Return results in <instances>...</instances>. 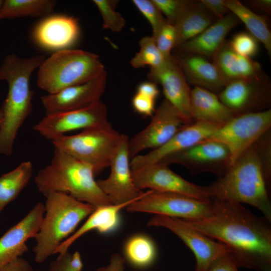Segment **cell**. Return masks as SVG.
Wrapping results in <instances>:
<instances>
[{
	"mask_svg": "<svg viewBox=\"0 0 271 271\" xmlns=\"http://www.w3.org/2000/svg\"><path fill=\"white\" fill-rule=\"evenodd\" d=\"M211 213L182 219L208 236L221 241L238 267L271 271V221L238 203L211 198Z\"/></svg>",
	"mask_w": 271,
	"mask_h": 271,
	"instance_id": "cell-1",
	"label": "cell"
},
{
	"mask_svg": "<svg viewBox=\"0 0 271 271\" xmlns=\"http://www.w3.org/2000/svg\"><path fill=\"white\" fill-rule=\"evenodd\" d=\"M255 143L223 175L212 184L203 187L210 199L249 204L271 221L270 176L263 167Z\"/></svg>",
	"mask_w": 271,
	"mask_h": 271,
	"instance_id": "cell-2",
	"label": "cell"
},
{
	"mask_svg": "<svg viewBox=\"0 0 271 271\" xmlns=\"http://www.w3.org/2000/svg\"><path fill=\"white\" fill-rule=\"evenodd\" d=\"M45 59L44 55L22 58L9 54L0 65V81L8 84V93L1 109L0 154L11 156L18 131L32 111L33 91L30 81L33 72Z\"/></svg>",
	"mask_w": 271,
	"mask_h": 271,
	"instance_id": "cell-3",
	"label": "cell"
},
{
	"mask_svg": "<svg viewBox=\"0 0 271 271\" xmlns=\"http://www.w3.org/2000/svg\"><path fill=\"white\" fill-rule=\"evenodd\" d=\"M95 175L91 166L54 148L50 163L39 171L35 182L45 197L52 193H64L95 208L111 204Z\"/></svg>",
	"mask_w": 271,
	"mask_h": 271,
	"instance_id": "cell-4",
	"label": "cell"
},
{
	"mask_svg": "<svg viewBox=\"0 0 271 271\" xmlns=\"http://www.w3.org/2000/svg\"><path fill=\"white\" fill-rule=\"evenodd\" d=\"M46 197L44 215L34 237L36 243L33 250L37 263H43L56 254L60 244L95 209L66 193H52Z\"/></svg>",
	"mask_w": 271,
	"mask_h": 271,
	"instance_id": "cell-5",
	"label": "cell"
},
{
	"mask_svg": "<svg viewBox=\"0 0 271 271\" xmlns=\"http://www.w3.org/2000/svg\"><path fill=\"white\" fill-rule=\"evenodd\" d=\"M105 71L99 56L78 49L56 51L38 68L37 83L48 94L85 83Z\"/></svg>",
	"mask_w": 271,
	"mask_h": 271,
	"instance_id": "cell-6",
	"label": "cell"
},
{
	"mask_svg": "<svg viewBox=\"0 0 271 271\" xmlns=\"http://www.w3.org/2000/svg\"><path fill=\"white\" fill-rule=\"evenodd\" d=\"M122 135L109 123L83 129L76 134L63 135L51 142L55 148L91 166L96 175L109 166Z\"/></svg>",
	"mask_w": 271,
	"mask_h": 271,
	"instance_id": "cell-7",
	"label": "cell"
},
{
	"mask_svg": "<svg viewBox=\"0 0 271 271\" xmlns=\"http://www.w3.org/2000/svg\"><path fill=\"white\" fill-rule=\"evenodd\" d=\"M271 110L236 115L219 127L208 140L224 144L230 154L231 166L249 147L269 131Z\"/></svg>",
	"mask_w": 271,
	"mask_h": 271,
	"instance_id": "cell-8",
	"label": "cell"
},
{
	"mask_svg": "<svg viewBox=\"0 0 271 271\" xmlns=\"http://www.w3.org/2000/svg\"><path fill=\"white\" fill-rule=\"evenodd\" d=\"M129 212H144L185 219L209 216L212 201L202 200L186 195L148 190L126 207Z\"/></svg>",
	"mask_w": 271,
	"mask_h": 271,
	"instance_id": "cell-9",
	"label": "cell"
},
{
	"mask_svg": "<svg viewBox=\"0 0 271 271\" xmlns=\"http://www.w3.org/2000/svg\"><path fill=\"white\" fill-rule=\"evenodd\" d=\"M148 226L166 228L178 236L195 255V271H207L217 258L228 251L224 244L214 241L181 218L155 215Z\"/></svg>",
	"mask_w": 271,
	"mask_h": 271,
	"instance_id": "cell-10",
	"label": "cell"
},
{
	"mask_svg": "<svg viewBox=\"0 0 271 271\" xmlns=\"http://www.w3.org/2000/svg\"><path fill=\"white\" fill-rule=\"evenodd\" d=\"M109 123L106 106L100 100L81 109L45 115L33 128L52 141L73 130Z\"/></svg>",
	"mask_w": 271,
	"mask_h": 271,
	"instance_id": "cell-11",
	"label": "cell"
},
{
	"mask_svg": "<svg viewBox=\"0 0 271 271\" xmlns=\"http://www.w3.org/2000/svg\"><path fill=\"white\" fill-rule=\"evenodd\" d=\"M189 123L165 99L155 110L148 126L129 140L130 159L144 150H154L163 146L180 129Z\"/></svg>",
	"mask_w": 271,
	"mask_h": 271,
	"instance_id": "cell-12",
	"label": "cell"
},
{
	"mask_svg": "<svg viewBox=\"0 0 271 271\" xmlns=\"http://www.w3.org/2000/svg\"><path fill=\"white\" fill-rule=\"evenodd\" d=\"M128 137L122 135L121 140L109 165L108 177L97 183L111 204L132 203L142 197L146 192L134 185L130 165Z\"/></svg>",
	"mask_w": 271,
	"mask_h": 271,
	"instance_id": "cell-13",
	"label": "cell"
},
{
	"mask_svg": "<svg viewBox=\"0 0 271 271\" xmlns=\"http://www.w3.org/2000/svg\"><path fill=\"white\" fill-rule=\"evenodd\" d=\"M218 96L236 115L267 109L270 103L269 77L263 73L255 78L231 82Z\"/></svg>",
	"mask_w": 271,
	"mask_h": 271,
	"instance_id": "cell-14",
	"label": "cell"
},
{
	"mask_svg": "<svg viewBox=\"0 0 271 271\" xmlns=\"http://www.w3.org/2000/svg\"><path fill=\"white\" fill-rule=\"evenodd\" d=\"M158 163L181 164L192 173L212 172L223 175L231 166L227 147L216 141L207 140L170 155Z\"/></svg>",
	"mask_w": 271,
	"mask_h": 271,
	"instance_id": "cell-15",
	"label": "cell"
},
{
	"mask_svg": "<svg viewBox=\"0 0 271 271\" xmlns=\"http://www.w3.org/2000/svg\"><path fill=\"white\" fill-rule=\"evenodd\" d=\"M132 177L139 189L179 193L202 200L210 198L202 186L192 183L171 170L168 165L156 163L131 169Z\"/></svg>",
	"mask_w": 271,
	"mask_h": 271,
	"instance_id": "cell-16",
	"label": "cell"
},
{
	"mask_svg": "<svg viewBox=\"0 0 271 271\" xmlns=\"http://www.w3.org/2000/svg\"><path fill=\"white\" fill-rule=\"evenodd\" d=\"M106 81L107 73L105 71L88 82L41 96L46 115L81 109L100 101Z\"/></svg>",
	"mask_w": 271,
	"mask_h": 271,
	"instance_id": "cell-17",
	"label": "cell"
},
{
	"mask_svg": "<svg viewBox=\"0 0 271 271\" xmlns=\"http://www.w3.org/2000/svg\"><path fill=\"white\" fill-rule=\"evenodd\" d=\"M148 77L161 85L165 99L188 122H193L190 107L191 89L175 58L171 55L161 67L150 68Z\"/></svg>",
	"mask_w": 271,
	"mask_h": 271,
	"instance_id": "cell-18",
	"label": "cell"
},
{
	"mask_svg": "<svg viewBox=\"0 0 271 271\" xmlns=\"http://www.w3.org/2000/svg\"><path fill=\"white\" fill-rule=\"evenodd\" d=\"M219 127L215 125L195 121L180 129L166 143L144 154L138 155L131 159V169L158 163L164 158L187 149L209 139Z\"/></svg>",
	"mask_w": 271,
	"mask_h": 271,
	"instance_id": "cell-19",
	"label": "cell"
},
{
	"mask_svg": "<svg viewBox=\"0 0 271 271\" xmlns=\"http://www.w3.org/2000/svg\"><path fill=\"white\" fill-rule=\"evenodd\" d=\"M44 213V204L38 203L0 237V270L28 251L27 241L38 232Z\"/></svg>",
	"mask_w": 271,
	"mask_h": 271,
	"instance_id": "cell-20",
	"label": "cell"
},
{
	"mask_svg": "<svg viewBox=\"0 0 271 271\" xmlns=\"http://www.w3.org/2000/svg\"><path fill=\"white\" fill-rule=\"evenodd\" d=\"M33 38L41 47L56 51L74 45L80 35L78 20L64 15L47 16L33 31Z\"/></svg>",
	"mask_w": 271,
	"mask_h": 271,
	"instance_id": "cell-21",
	"label": "cell"
},
{
	"mask_svg": "<svg viewBox=\"0 0 271 271\" xmlns=\"http://www.w3.org/2000/svg\"><path fill=\"white\" fill-rule=\"evenodd\" d=\"M212 58V63L225 86L235 81L255 78L264 73L258 62L235 52L227 40Z\"/></svg>",
	"mask_w": 271,
	"mask_h": 271,
	"instance_id": "cell-22",
	"label": "cell"
},
{
	"mask_svg": "<svg viewBox=\"0 0 271 271\" xmlns=\"http://www.w3.org/2000/svg\"><path fill=\"white\" fill-rule=\"evenodd\" d=\"M178 52L173 56L188 83L214 93H219L225 86L215 66L207 58L193 53Z\"/></svg>",
	"mask_w": 271,
	"mask_h": 271,
	"instance_id": "cell-23",
	"label": "cell"
},
{
	"mask_svg": "<svg viewBox=\"0 0 271 271\" xmlns=\"http://www.w3.org/2000/svg\"><path fill=\"white\" fill-rule=\"evenodd\" d=\"M240 23L239 19L233 13L229 12L199 35L176 49L179 52L193 53L207 58H212L225 41L228 33Z\"/></svg>",
	"mask_w": 271,
	"mask_h": 271,
	"instance_id": "cell-24",
	"label": "cell"
},
{
	"mask_svg": "<svg viewBox=\"0 0 271 271\" xmlns=\"http://www.w3.org/2000/svg\"><path fill=\"white\" fill-rule=\"evenodd\" d=\"M190 107L192 119L221 126L236 114L215 93L199 87L191 89Z\"/></svg>",
	"mask_w": 271,
	"mask_h": 271,
	"instance_id": "cell-25",
	"label": "cell"
},
{
	"mask_svg": "<svg viewBox=\"0 0 271 271\" xmlns=\"http://www.w3.org/2000/svg\"><path fill=\"white\" fill-rule=\"evenodd\" d=\"M130 204H110L95 208L83 224L60 244L56 253H64L75 241L91 230L107 233L115 230L119 224V212Z\"/></svg>",
	"mask_w": 271,
	"mask_h": 271,
	"instance_id": "cell-26",
	"label": "cell"
},
{
	"mask_svg": "<svg viewBox=\"0 0 271 271\" xmlns=\"http://www.w3.org/2000/svg\"><path fill=\"white\" fill-rule=\"evenodd\" d=\"M217 20L200 1H190L174 25V49L197 36Z\"/></svg>",
	"mask_w": 271,
	"mask_h": 271,
	"instance_id": "cell-27",
	"label": "cell"
},
{
	"mask_svg": "<svg viewBox=\"0 0 271 271\" xmlns=\"http://www.w3.org/2000/svg\"><path fill=\"white\" fill-rule=\"evenodd\" d=\"M227 8L242 22L247 32L261 42L269 56L271 55V33L265 17L257 15L237 0H225Z\"/></svg>",
	"mask_w": 271,
	"mask_h": 271,
	"instance_id": "cell-28",
	"label": "cell"
},
{
	"mask_svg": "<svg viewBox=\"0 0 271 271\" xmlns=\"http://www.w3.org/2000/svg\"><path fill=\"white\" fill-rule=\"evenodd\" d=\"M32 174V164L27 161L0 177V214L27 185Z\"/></svg>",
	"mask_w": 271,
	"mask_h": 271,
	"instance_id": "cell-29",
	"label": "cell"
},
{
	"mask_svg": "<svg viewBox=\"0 0 271 271\" xmlns=\"http://www.w3.org/2000/svg\"><path fill=\"white\" fill-rule=\"evenodd\" d=\"M53 0H6L0 7V21L24 17L48 16L54 10Z\"/></svg>",
	"mask_w": 271,
	"mask_h": 271,
	"instance_id": "cell-30",
	"label": "cell"
},
{
	"mask_svg": "<svg viewBox=\"0 0 271 271\" xmlns=\"http://www.w3.org/2000/svg\"><path fill=\"white\" fill-rule=\"evenodd\" d=\"M126 260L134 267L146 268L152 265L157 256L154 241L144 235H136L130 237L124 246Z\"/></svg>",
	"mask_w": 271,
	"mask_h": 271,
	"instance_id": "cell-31",
	"label": "cell"
},
{
	"mask_svg": "<svg viewBox=\"0 0 271 271\" xmlns=\"http://www.w3.org/2000/svg\"><path fill=\"white\" fill-rule=\"evenodd\" d=\"M140 50L130 61L131 66L135 69L150 66V68L161 67L166 59L159 50L152 36L143 37L139 42Z\"/></svg>",
	"mask_w": 271,
	"mask_h": 271,
	"instance_id": "cell-32",
	"label": "cell"
},
{
	"mask_svg": "<svg viewBox=\"0 0 271 271\" xmlns=\"http://www.w3.org/2000/svg\"><path fill=\"white\" fill-rule=\"evenodd\" d=\"M93 3L102 17L103 28L113 32H119L123 29L125 22L122 16L115 10L116 1L93 0Z\"/></svg>",
	"mask_w": 271,
	"mask_h": 271,
	"instance_id": "cell-33",
	"label": "cell"
},
{
	"mask_svg": "<svg viewBox=\"0 0 271 271\" xmlns=\"http://www.w3.org/2000/svg\"><path fill=\"white\" fill-rule=\"evenodd\" d=\"M132 3L148 21L155 38L160 29L168 22L152 0H133Z\"/></svg>",
	"mask_w": 271,
	"mask_h": 271,
	"instance_id": "cell-34",
	"label": "cell"
},
{
	"mask_svg": "<svg viewBox=\"0 0 271 271\" xmlns=\"http://www.w3.org/2000/svg\"><path fill=\"white\" fill-rule=\"evenodd\" d=\"M229 41L232 49L244 57L251 58L259 51V42L248 32H238Z\"/></svg>",
	"mask_w": 271,
	"mask_h": 271,
	"instance_id": "cell-35",
	"label": "cell"
},
{
	"mask_svg": "<svg viewBox=\"0 0 271 271\" xmlns=\"http://www.w3.org/2000/svg\"><path fill=\"white\" fill-rule=\"evenodd\" d=\"M167 22L175 25L177 20L189 4L187 0H152Z\"/></svg>",
	"mask_w": 271,
	"mask_h": 271,
	"instance_id": "cell-36",
	"label": "cell"
},
{
	"mask_svg": "<svg viewBox=\"0 0 271 271\" xmlns=\"http://www.w3.org/2000/svg\"><path fill=\"white\" fill-rule=\"evenodd\" d=\"M175 38V26L168 22L163 26L154 38L159 50L165 59L172 55L171 51L174 48Z\"/></svg>",
	"mask_w": 271,
	"mask_h": 271,
	"instance_id": "cell-37",
	"label": "cell"
},
{
	"mask_svg": "<svg viewBox=\"0 0 271 271\" xmlns=\"http://www.w3.org/2000/svg\"><path fill=\"white\" fill-rule=\"evenodd\" d=\"M155 101L151 97L136 92L132 98L131 103L137 112L148 117L152 116L155 112Z\"/></svg>",
	"mask_w": 271,
	"mask_h": 271,
	"instance_id": "cell-38",
	"label": "cell"
},
{
	"mask_svg": "<svg viewBox=\"0 0 271 271\" xmlns=\"http://www.w3.org/2000/svg\"><path fill=\"white\" fill-rule=\"evenodd\" d=\"M228 251L217 258L207 271H239Z\"/></svg>",
	"mask_w": 271,
	"mask_h": 271,
	"instance_id": "cell-39",
	"label": "cell"
},
{
	"mask_svg": "<svg viewBox=\"0 0 271 271\" xmlns=\"http://www.w3.org/2000/svg\"><path fill=\"white\" fill-rule=\"evenodd\" d=\"M200 2L217 20L230 12L225 0H201Z\"/></svg>",
	"mask_w": 271,
	"mask_h": 271,
	"instance_id": "cell-40",
	"label": "cell"
},
{
	"mask_svg": "<svg viewBox=\"0 0 271 271\" xmlns=\"http://www.w3.org/2000/svg\"><path fill=\"white\" fill-rule=\"evenodd\" d=\"M71 254L67 251L59 256L50 263L48 271H75L70 266L69 259Z\"/></svg>",
	"mask_w": 271,
	"mask_h": 271,
	"instance_id": "cell-41",
	"label": "cell"
},
{
	"mask_svg": "<svg viewBox=\"0 0 271 271\" xmlns=\"http://www.w3.org/2000/svg\"><path fill=\"white\" fill-rule=\"evenodd\" d=\"M124 263L125 260L121 255L114 253L107 265L98 268L96 271H125Z\"/></svg>",
	"mask_w": 271,
	"mask_h": 271,
	"instance_id": "cell-42",
	"label": "cell"
},
{
	"mask_svg": "<svg viewBox=\"0 0 271 271\" xmlns=\"http://www.w3.org/2000/svg\"><path fill=\"white\" fill-rule=\"evenodd\" d=\"M0 271H33V268L27 259L20 257L7 264Z\"/></svg>",
	"mask_w": 271,
	"mask_h": 271,
	"instance_id": "cell-43",
	"label": "cell"
},
{
	"mask_svg": "<svg viewBox=\"0 0 271 271\" xmlns=\"http://www.w3.org/2000/svg\"><path fill=\"white\" fill-rule=\"evenodd\" d=\"M137 92L156 100L159 95L160 91L157 84L150 81L141 83L137 87Z\"/></svg>",
	"mask_w": 271,
	"mask_h": 271,
	"instance_id": "cell-44",
	"label": "cell"
},
{
	"mask_svg": "<svg viewBox=\"0 0 271 271\" xmlns=\"http://www.w3.org/2000/svg\"><path fill=\"white\" fill-rule=\"evenodd\" d=\"M246 2L254 10L268 14L271 13V0H250Z\"/></svg>",
	"mask_w": 271,
	"mask_h": 271,
	"instance_id": "cell-45",
	"label": "cell"
},
{
	"mask_svg": "<svg viewBox=\"0 0 271 271\" xmlns=\"http://www.w3.org/2000/svg\"><path fill=\"white\" fill-rule=\"evenodd\" d=\"M70 267L75 271H82L83 263L81 255L78 251H75L71 254L69 259Z\"/></svg>",
	"mask_w": 271,
	"mask_h": 271,
	"instance_id": "cell-46",
	"label": "cell"
},
{
	"mask_svg": "<svg viewBox=\"0 0 271 271\" xmlns=\"http://www.w3.org/2000/svg\"><path fill=\"white\" fill-rule=\"evenodd\" d=\"M3 112L1 109L0 108V126L3 122Z\"/></svg>",
	"mask_w": 271,
	"mask_h": 271,
	"instance_id": "cell-47",
	"label": "cell"
},
{
	"mask_svg": "<svg viewBox=\"0 0 271 271\" xmlns=\"http://www.w3.org/2000/svg\"><path fill=\"white\" fill-rule=\"evenodd\" d=\"M3 1L0 0V7H1L2 4H3Z\"/></svg>",
	"mask_w": 271,
	"mask_h": 271,
	"instance_id": "cell-48",
	"label": "cell"
}]
</instances>
